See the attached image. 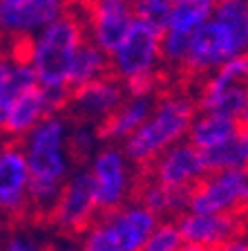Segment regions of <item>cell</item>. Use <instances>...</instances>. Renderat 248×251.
I'll list each match as a JSON object with an SVG mask.
<instances>
[{"mask_svg": "<svg viewBox=\"0 0 248 251\" xmlns=\"http://www.w3.org/2000/svg\"><path fill=\"white\" fill-rule=\"evenodd\" d=\"M208 173L215 171H248V126H239L237 135L224 146L203 152Z\"/></svg>", "mask_w": 248, "mask_h": 251, "instance_id": "7402d4cb", "label": "cell"}, {"mask_svg": "<svg viewBox=\"0 0 248 251\" xmlns=\"http://www.w3.org/2000/svg\"><path fill=\"white\" fill-rule=\"evenodd\" d=\"M155 99H150V97H145V99L143 97H128L103 124L98 126L101 141L121 146L125 139H130L145 124V119L150 117Z\"/></svg>", "mask_w": 248, "mask_h": 251, "instance_id": "2e32d148", "label": "cell"}, {"mask_svg": "<svg viewBox=\"0 0 248 251\" xmlns=\"http://www.w3.org/2000/svg\"><path fill=\"white\" fill-rule=\"evenodd\" d=\"M212 251H248V238H244V235H235V238H230L228 242L219 245L217 249H212Z\"/></svg>", "mask_w": 248, "mask_h": 251, "instance_id": "4dcf8cb0", "label": "cell"}, {"mask_svg": "<svg viewBox=\"0 0 248 251\" xmlns=\"http://www.w3.org/2000/svg\"><path fill=\"white\" fill-rule=\"evenodd\" d=\"M202 83L212 85V88H237V85L248 88V52L226 61L222 68L203 76Z\"/></svg>", "mask_w": 248, "mask_h": 251, "instance_id": "d4e9b609", "label": "cell"}, {"mask_svg": "<svg viewBox=\"0 0 248 251\" xmlns=\"http://www.w3.org/2000/svg\"><path fill=\"white\" fill-rule=\"evenodd\" d=\"M45 251H81V249H78V242L74 240H61L56 245H49Z\"/></svg>", "mask_w": 248, "mask_h": 251, "instance_id": "1f68e13d", "label": "cell"}, {"mask_svg": "<svg viewBox=\"0 0 248 251\" xmlns=\"http://www.w3.org/2000/svg\"><path fill=\"white\" fill-rule=\"evenodd\" d=\"M197 115V101L190 90L168 88L155 99L150 117L135 135L121 144L132 166L143 173L163 151L186 141L190 124Z\"/></svg>", "mask_w": 248, "mask_h": 251, "instance_id": "3957f363", "label": "cell"}, {"mask_svg": "<svg viewBox=\"0 0 248 251\" xmlns=\"http://www.w3.org/2000/svg\"><path fill=\"white\" fill-rule=\"evenodd\" d=\"M190 36H181L175 31H161V68L181 72L188 54Z\"/></svg>", "mask_w": 248, "mask_h": 251, "instance_id": "484cf974", "label": "cell"}, {"mask_svg": "<svg viewBox=\"0 0 248 251\" xmlns=\"http://www.w3.org/2000/svg\"><path fill=\"white\" fill-rule=\"evenodd\" d=\"M172 5H175V0H136V2H132L136 21H143L161 31H163L165 21L172 11Z\"/></svg>", "mask_w": 248, "mask_h": 251, "instance_id": "83f0119b", "label": "cell"}, {"mask_svg": "<svg viewBox=\"0 0 248 251\" xmlns=\"http://www.w3.org/2000/svg\"><path fill=\"white\" fill-rule=\"evenodd\" d=\"M246 29H248V7H246Z\"/></svg>", "mask_w": 248, "mask_h": 251, "instance_id": "d590c367", "label": "cell"}, {"mask_svg": "<svg viewBox=\"0 0 248 251\" xmlns=\"http://www.w3.org/2000/svg\"><path fill=\"white\" fill-rule=\"evenodd\" d=\"M47 115H52V112H49V105H47L45 92H43L41 85H34V88L25 90V92L11 103L0 135L9 141H21L23 137H25L31 128H36Z\"/></svg>", "mask_w": 248, "mask_h": 251, "instance_id": "e0dca14e", "label": "cell"}, {"mask_svg": "<svg viewBox=\"0 0 248 251\" xmlns=\"http://www.w3.org/2000/svg\"><path fill=\"white\" fill-rule=\"evenodd\" d=\"M239 126H248V101H246V108H244L242 117H239Z\"/></svg>", "mask_w": 248, "mask_h": 251, "instance_id": "836d02e7", "label": "cell"}, {"mask_svg": "<svg viewBox=\"0 0 248 251\" xmlns=\"http://www.w3.org/2000/svg\"><path fill=\"white\" fill-rule=\"evenodd\" d=\"M135 200L139 204H143L145 209L150 213H155L159 220H177L179 215H183L188 211L190 191L163 186L157 179L141 173L139 184H136V191H135Z\"/></svg>", "mask_w": 248, "mask_h": 251, "instance_id": "ac0fdd59", "label": "cell"}, {"mask_svg": "<svg viewBox=\"0 0 248 251\" xmlns=\"http://www.w3.org/2000/svg\"><path fill=\"white\" fill-rule=\"evenodd\" d=\"M0 251H45V247H43L34 235L16 231V233H9L5 238Z\"/></svg>", "mask_w": 248, "mask_h": 251, "instance_id": "f546056e", "label": "cell"}, {"mask_svg": "<svg viewBox=\"0 0 248 251\" xmlns=\"http://www.w3.org/2000/svg\"><path fill=\"white\" fill-rule=\"evenodd\" d=\"M72 9V0H0V36L9 41L31 38Z\"/></svg>", "mask_w": 248, "mask_h": 251, "instance_id": "8fae6325", "label": "cell"}, {"mask_svg": "<svg viewBox=\"0 0 248 251\" xmlns=\"http://www.w3.org/2000/svg\"><path fill=\"white\" fill-rule=\"evenodd\" d=\"M128 2H136V0H128Z\"/></svg>", "mask_w": 248, "mask_h": 251, "instance_id": "74e56055", "label": "cell"}, {"mask_svg": "<svg viewBox=\"0 0 248 251\" xmlns=\"http://www.w3.org/2000/svg\"><path fill=\"white\" fill-rule=\"evenodd\" d=\"M179 251H208V249H203V247H199V245H190V242H183V247H181Z\"/></svg>", "mask_w": 248, "mask_h": 251, "instance_id": "d6a6232c", "label": "cell"}, {"mask_svg": "<svg viewBox=\"0 0 248 251\" xmlns=\"http://www.w3.org/2000/svg\"><path fill=\"white\" fill-rule=\"evenodd\" d=\"M76 11L85 27V38L108 56L135 23V7L128 0H83Z\"/></svg>", "mask_w": 248, "mask_h": 251, "instance_id": "9c48e42d", "label": "cell"}, {"mask_svg": "<svg viewBox=\"0 0 248 251\" xmlns=\"http://www.w3.org/2000/svg\"><path fill=\"white\" fill-rule=\"evenodd\" d=\"M85 41V27L76 9H69L31 38H25L23 56L36 76V83L45 90H69V70Z\"/></svg>", "mask_w": 248, "mask_h": 251, "instance_id": "277c9868", "label": "cell"}, {"mask_svg": "<svg viewBox=\"0 0 248 251\" xmlns=\"http://www.w3.org/2000/svg\"><path fill=\"white\" fill-rule=\"evenodd\" d=\"M212 7L199 0H175L172 11L165 21L163 31H175L181 36H192L210 18Z\"/></svg>", "mask_w": 248, "mask_h": 251, "instance_id": "603a6c76", "label": "cell"}, {"mask_svg": "<svg viewBox=\"0 0 248 251\" xmlns=\"http://www.w3.org/2000/svg\"><path fill=\"white\" fill-rule=\"evenodd\" d=\"M161 70V29L135 18L121 45L110 54V74L123 83Z\"/></svg>", "mask_w": 248, "mask_h": 251, "instance_id": "ba28073f", "label": "cell"}, {"mask_svg": "<svg viewBox=\"0 0 248 251\" xmlns=\"http://www.w3.org/2000/svg\"><path fill=\"white\" fill-rule=\"evenodd\" d=\"M34 85H38L36 76L25 61L14 58L7 50L0 52V130H2L11 103Z\"/></svg>", "mask_w": 248, "mask_h": 251, "instance_id": "ffe728a7", "label": "cell"}, {"mask_svg": "<svg viewBox=\"0 0 248 251\" xmlns=\"http://www.w3.org/2000/svg\"><path fill=\"white\" fill-rule=\"evenodd\" d=\"M159 218L136 200L108 213H101L78 235L81 251H141Z\"/></svg>", "mask_w": 248, "mask_h": 251, "instance_id": "5b68a950", "label": "cell"}, {"mask_svg": "<svg viewBox=\"0 0 248 251\" xmlns=\"http://www.w3.org/2000/svg\"><path fill=\"white\" fill-rule=\"evenodd\" d=\"M244 2H248V0H244Z\"/></svg>", "mask_w": 248, "mask_h": 251, "instance_id": "ab89813d", "label": "cell"}, {"mask_svg": "<svg viewBox=\"0 0 248 251\" xmlns=\"http://www.w3.org/2000/svg\"><path fill=\"white\" fill-rule=\"evenodd\" d=\"M125 99H128V94H125L123 83L110 74L101 81L72 90L65 115L72 121L101 126Z\"/></svg>", "mask_w": 248, "mask_h": 251, "instance_id": "5bb4252c", "label": "cell"}, {"mask_svg": "<svg viewBox=\"0 0 248 251\" xmlns=\"http://www.w3.org/2000/svg\"><path fill=\"white\" fill-rule=\"evenodd\" d=\"M237 130H239L237 119L217 115V112H199L197 110L186 141H190L192 146L199 148L202 152H208L212 148H219L226 141H230L237 135Z\"/></svg>", "mask_w": 248, "mask_h": 251, "instance_id": "d6986e66", "label": "cell"}, {"mask_svg": "<svg viewBox=\"0 0 248 251\" xmlns=\"http://www.w3.org/2000/svg\"><path fill=\"white\" fill-rule=\"evenodd\" d=\"M105 76H110V56L103 50H98L96 45H92L90 41H85L78 47L76 56H74L68 88L76 90L83 88V85L94 83V81H101Z\"/></svg>", "mask_w": 248, "mask_h": 251, "instance_id": "44dd1931", "label": "cell"}, {"mask_svg": "<svg viewBox=\"0 0 248 251\" xmlns=\"http://www.w3.org/2000/svg\"><path fill=\"white\" fill-rule=\"evenodd\" d=\"M0 222H2V218H0Z\"/></svg>", "mask_w": 248, "mask_h": 251, "instance_id": "f35d334b", "label": "cell"}, {"mask_svg": "<svg viewBox=\"0 0 248 251\" xmlns=\"http://www.w3.org/2000/svg\"><path fill=\"white\" fill-rule=\"evenodd\" d=\"M248 209V171L208 173L190 191V213H230Z\"/></svg>", "mask_w": 248, "mask_h": 251, "instance_id": "30bf717a", "label": "cell"}, {"mask_svg": "<svg viewBox=\"0 0 248 251\" xmlns=\"http://www.w3.org/2000/svg\"><path fill=\"white\" fill-rule=\"evenodd\" d=\"M9 2H21V0H9Z\"/></svg>", "mask_w": 248, "mask_h": 251, "instance_id": "8d00e7d4", "label": "cell"}, {"mask_svg": "<svg viewBox=\"0 0 248 251\" xmlns=\"http://www.w3.org/2000/svg\"><path fill=\"white\" fill-rule=\"evenodd\" d=\"M94 184V195L101 213H108L135 200V191L139 184L141 171L132 166L121 146L103 144L94 152V157L85 164Z\"/></svg>", "mask_w": 248, "mask_h": 251, "instance_id": "8992f818", "label": "cell"}, {"mask_svg": "<svg viewBox=\"0 0 248 251\" xmlns=\"http://www.w3.org/2000/svg\"><path fill=\"white\" fill-rule=\"evenodd\" d=\"M101 146H103V141L98 135V126L83 124V121H72L69 124L68 148L69 155H72V162L76 166H85Z\"/></svg>", "mask_w": 248, "mask_h": 251, "instance_id": "cb8c5ba5", "label": "cell"}, {"mask_svg": "<svg viewBox=\"0 0 248 251\" xmlns=\"http://www.w3.org/2000/svg\"><path fill=\"white\" fill-rule=\"evenodd\" d=\"M69 119L65 112L47 115L18 144L29 171V213L47 220L76 164L68 148Z\"/></svg>", "mask_w": 248, "mask_h": 251, "instance_id": "6da1fadb", "label": "cell"}, {"mask_svg": "<svg viewBox=\"0 0 248 251\" xmlns=\"http://www.w3.org/2000/svg\"><path fill=\"white\" fill-rule=\"evenodd\" d=\"M123 88L128 97H159L161 90H163V72L157 74H143V76H135L130 81H123Z\"/></svg>", "mask_w": 248, "mask_h": 251, "instance_id": "f1b7e54d", "label": "cell"}, {"mask_svg": "<svg viewBox=\"0 0 248 251\" xmlns=\"http://www.w3.org/2000/svg\"><path fill=\"white\" fill-rule=\"evenodd\" d=\"M183 247V238L179 233L177 220H159L141 251H179Z\"/></svg>", "mask_w": 248, "mask_h": 251, "instance_id": "4316f807", "label": "cell"}, {"mask_svg": "<svg viewBox=\"0 0 248 251\" xmlns=\"http://www.w3.org/2000/svg\"><path fill=\"white\" fill-rule=\"evenodd\" d=\"M199 2H206V5H217V2H219V0H199Z\"/></svg>", "mask_w": 248, "mask_h": 251, "instance_id": "e575fe53", "label": "cell"}, {"mask_svg": "<svg viewBox=\"0 0 248 251\" xmlns=\"http://www.w3.org/2000/svg\"><path fill=\"white\" fill-rule=\"evenodd\" d=\"M246 7L244 0H219L210 18L190 36L181 72L190 78H203L226 61L248 52Z\"/></svg>", "mask_w": 248, "mask_h": 251, "instance_id": "7a4b0ae2", "label": "cell"}, {"mask_svg": "<svg viewBox=\"0 0 248 251\" xmlns=\"http://www.w3.org/2000/svg\"><path fill=\"white\" fill-rule=\"evenodd\" d=\"M98 215L101 211L96 204L90 171L85 166H76L68 177V182L63 184L61 195H58L47 222L65 238H74V235H81Z\"/></svg>", "mask_w": 248, "mask_h": 251, "instance_id": "52a82bcc", "label": "cell"}, {"mask_svg": "<svg viewBox=\"0 0 248 251\" xmlns=\"http://www.w3.org/2000/svg\"><path fill=\"white\" fill-rule=\"evenodd\" d=\"M143 173L163 186L192 191L208 175V166L199 148H195L190 141H179L161 152Z\"/></svg>", "mask_w": 248, "mask_h": 251, "instance_id": "4fadbf2b", "label": "cell"}, {"mask_svg": "<svg viewBox=\"0 0 248 251\" xmlns=\"http://www.w3.org/2000/svg\"><path fill=\"white\" fill-rule=\"evenodd\" d=\"M177 226L183 242L199 245L212 251L230 238L239 235V218L230 213H190L186 211L177 218Z\"/></svg>", "mask_w": 248, "mask_h": 251, "instance_id": "9a60e30c", "label": "cell"}, {"mask_svg": "<svg viewBox=\"0 0 248 251\" xmlns=\"http://www.w3.org/2000/svg\"><path fill=\"white\" fill-rule=\"evenodd\" d=\"M29 215V171L18 141L0 144V218L23 220Z\"/></svg>", "mask_w": 248, "mask_h": 251, "instance_id": "7c38bea8", "label": "cell"}]
</instances>
